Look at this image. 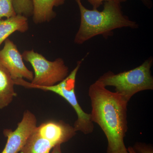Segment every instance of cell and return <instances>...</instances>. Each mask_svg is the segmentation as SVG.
<instances>
[{
  "mask_svg": "<svg viewBox=\"0 0 153 153\" xmlns=\"http://www.w3.org/2000/svg\"><path fill=\"white\" fill-rule=\"evenodd\" d=\"M33 7V20L36 24L48 22L55 18L54 7L62 5L66 0H32Z\"/></svg>",
  "mask_w": 153,
  "mask_h": 153,
  "instance_id": "cell-9",
  "label": "cell"
},
{
  "mask_svg": "<svg viewBox=\"0 0 153 153\" xmlns=\"http://www.w3.org/2000/svg\"><path fill=\"white\" fill-rule=\"evenodd\" d=\"M153 62L152 57H149L141 65L131 70L117 74L108 71L97 80L106 87H114L115 92L128 102L136 94L153 90V77L151 72Z\"/></svg>",
  "mask_w": 153,
  "mask_h": 153,
  "instance_id": "cell-3",
  "label": "cell"
},
{
  "mask_svg": "<svg viewBox=\"0 0 153 153\" xmlns=\"http://www.w3.org/2000/svg\"><path fill=\"white\" fill-rule=\"evenodd\" d=\"M128 151V153H137L134 150L133 147H128L127 148Z\"/></svg>",
  "mask_w": 153,
  "mask_h": 153,
  "instance_id": "cell-18",
  "label": "cell"
},
{
  "mask_svg": "<svg viewBox=\"0 0 153 153\" xmlns=\"http://www.w3.org/2000/svg\"><path fill=\"white\" fill-rule=\"evenodd\" d=\"M13 0H0V20L16 16Z\"/></svg>",
  "mask_w": 153,
  "mask_h": 153,
  "instance_id": "cell-13",
  "label": "cell"
},
{
  "mask_svg": "<svg viewBox=\"0 0 153 153\" xmlns=\"http://www.w3.org/2000/svg\"><path fill=\"white\" fill-rule=\"evenodd\" d=\"M0 63L9 71L12 79H26L32 81L34 73L25 66L17 46L9 38L0 50Z\"/></svg>",
  "mask_w": 153,
  "mask_h": 153,
  "instance_id": "cell-8",
  "label": "cell"
},
{
  "mask_svg": "<svg viewBox=\"0 0 153 153\" xmlns=\"http://www.w3.org/2000/svg\"><path fill=\"white\" fill-rule=\"evenodd\" d=\"M75 1L80 15V26L74 39L76 44L81 45L99 35L107 38L112 35L113 30L116 29L138 27L136 22L124 14L120 3L105 2L103 10L99 11L86 8L81 0Z\"/></svg>",
  "mask_w": 153,
  "mask_h": 153,
  "instance_id": "cell-2",
  "label": "cell"
},
{
  "mask_svg": "<svg viewBox=\"0 0 153 153\" xmlns=\"http://www.w3.org/2000/svg\"><path fill=\"white\" fill-rule=\"evenodd\" d=\"M29 24L28 18L22 15L5 20H0V46L9 36L16 32L24 33L28 31Z\"/></svg>",
  "mask_w": 153,
  "mask_h": 153,
  "instance_id": "cell-10",
  "label": "cell"
},
{
  "mask_svg": "<svg viewBox=\"0 0 153 153\" xmlns=\"http://www.w3.org/2000/svg\"><path fill=\"white\" fill-rule=\"evenodd\" d=\"M22 55L23 60L33 66L34 77L31 82L24 79H14L15 85L26 88L30 86H52L61 82L68 75V68L62 58L49 61L33 49L24 51Z\"/></svg>",
  "mask_w": 153,
  "mask_h": 153,
  "instance_id": "cell-5",
  "label": "cell"
},
{
  "mask_svg": "<svg viewBox=\"0 0 153 153\" xmlns=\"http://www.w3.org/2000/svg\"><path fill=\"white\" fill-rule=\"evenodd\" d=\"M133 148L137 153H153L152 147L144 143H137Z\"/></svg>",
  "mask_w": 153,
  "mask_h": 153,
  "instance_id": "cell-14",
  "label": "cell"
},
{
  "mask_svg": "<svg viewBox=\"0 0 153 153\" xmlns=\"http://www.w3.org/2000/svg\"><path fill=\"white\" fill-rule=\"evenodd\" d=\"M84 58L78 61L76 67L70 74L61 82L55 85L50 86H30L27 88H37L52 91L63 97L68 102L76 112L77 119L74 125L75 131H80L85 134H88L94 131V123L91 120L90 114L85 112L79 105L75 93L76 74Z\"/></svg>",
  "mask_w": 153,
  "mask_h": 153,
  "instance_id": "cell-6",
  "label": "cell"
},
{
  "mask_svg": "<svg viewBox=\"0 0 153 153\" xmlns=\"http://www.w3.org/2000/svg\"><path fill=\"white\" fill-rule=\"evenodd\" d=\"M17 15L27 17L33 16V7L32 0H13Z\"/></svg>",
  "mask_w": 153,
  "mask_h": 153,
  "instance_id": "cell-12",
  "label": "cell"
},
{
  "mask_svg": "<svg viewBox=\"0 0 153 153\" xmlns=\"http://www.w3.org/2000/svg\"><path fill=\"white\" fill-rule=\"evenodd\" d=\"M91 120L103 132L108 145L106 153H128L124 143L128 131V102L96 80L89 86Z\"/></svg>",
  "mask_w": 153,
  "mask_h": 153,
  "instance_id": "cell-1",
  "label": "cell"
},
{
  "mask_svg": "<svg viewBox=\"0 0 153 153\" xmlns=\"http://www.w3.org/2000/svg\"><path fill=\"white\" fill-rule=\"evenodd\" d=\"M37 123L35 115L29 110L26 111L15 131L11 129H4L3 131V134L7 138V142L1 153L20 152L30 135L37 126Z\"/></svg>",
  "mask_w": 153,
  "mask_h": 153,
  "instance_id": "cell-7",
  "label": "cell"
},
{
  "mask_svg": "<svg viewBox=\"0 0 153 153\" xmlns=\"http://www.w3.org/2000/svg\"><path fill=\"white\" fill-rule=\"evenodd\" d=\"M141 1L148 8H151L152 7V1L151 0H141Z\"/></svg>",
  "mask_w": 153,
  "mask_h": 153,
  "instance_id": "cell-17",
  "label": "cell"
},
{
  "mask_svg": "<svg viewBox=\"0 0 153 153\" xmlns=\"http://www.w3.org/2000/svg\"><path fill=\"white\" fill-rule=\"evenodd\" d=\"M49 153H62L61 149V145L58 144L55 146Z\"/></svg>",
  "mask_w": 153,
  "mask_h": 153,
  "instance_id": "cell-16",
  "label": "cell"
},
{
  "mask_svg": "<svg viewBox=\"0 0 153 153\" xmlns=\"http://www.w3.org/2000/svg\"><path fill=\"white\" fill-rule=\"evenodd\" d=\"M127 0H88V1L92 6L93 10H97L105 2L115 1L121 4L122 3L125 2Z\"/></svg>",
  "mask_w": 153,
  "mask_h": 153,
  "instance_id": "cell-15",
  "label": "cell"
},
{
  "mask_svg": "<svg viewBox=\"0 0 153 153\" xmlns=\"http://www.w3.org/2000/svg\"><path fill=\"white\" fill-rule=\"evenodd\" d=\"M76 132L74 126L63 120L46 121L35 128L19 153H49L57 145L71 140Z\"/></svg>",
  "mask_w": 153,
  "mask_h": 153,
  "instance_id": "cell-4",
  "label": "cell"
},
{
  "mask_svg": "<svg viewBox=\"0 0 153 153\" xmlns=\"http://www.w3.org/2000/svg\"><path fill=\"white\" fill-rule=\"evenodd\" d=\"M14 85L9 71L0 63V109L8 106L17 96Z\"/></svg>",
  "mask_w": 153,
  "mask_h": 153,
  "instance_id": "cell-11",
  "label": "cell"
}]
</instances>
